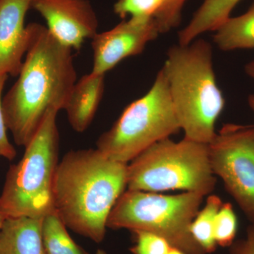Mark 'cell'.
Returning <instances> with one entry per match:
<instances>
[{"mask_svg": "<svg viewBox=\"0 0 254 254\" xmlns=\"http://www.w3.org/2000/svg\"><path fill=\"white\" fill-rule=\"evenodd\" d=\"M56 210L42 222V240L46 254H88L70 236Z\"/></svg>", "mask_w": 254, "mask_h": 254, "instance_id": "cell-16", "label": "cell"}, {"mask_svg": "<svg viewBox=\"0 0 254 254\" xmlns=\"http://www.w3.org/2000/svg\"><path fill=\"white\" fill-rule=\"evenodd\" d=\"M32 0H0V76H17L28 43L25 18Z\"/></svg>", "mask_w": 254, "mask_h": 254, "instance_id": "cell-11", "label": "cell"}, {"mask_svg": "<svg viewBox=\"0 0 254 254\" xmlns=\"http://www.w3.org/2000/svg\"><path fill=\"white\" fill-rule=\"evenodd\" d=\"M241 0H204L188 25L179 32V44L187 46L198 36L215 31L231 16Z\"/></svg>", "mask_w": 254, "mask_h": 254, "instance_id": "cell-14", "label": "cell"}, {"mask_svg": "<svg viewBox=\"0 0 254 254\" xmlns=\"http://www.w3.org/2000/svg\"><path fill=\"white\" fill-rule=\"evenodd\" d=\"M222 203L218 195H209L204 207L198 212L190 225L192 237L206 254L213 253L218 246L214 237V223Z\"/></svg>", "mask_w": 254, "mask_h": 254, "instance_id": "cell-17", "label": "cell"}, {"mask_svg": "<svg viewBox=\"0 0 254 254\" xmlns=\"http://www.w3.org/2000/svg\"><path fill=\"white\" fill-rule=\"evenodd\" d=\"M238 227L236 214L230 203H223L214 223V237L217 245L230 247L235 242Z\"/></svg>", "mask_w": 254, "mask_h": 254, "instance_id": "cell-19", "label": "cell"}, {"mask_svg": "<svg viewBox=\"0 0 254 254\" xmlns=\"http://www.w3.org/2000/svg\"><path fill=\"white\" fill-rule=\"evenodd\" d=\"M204 196L193 191L164 195L128 190L112 209L107 228L153 232L185 254H206L190 230Z\"/></svg>", "mask_w": 254, "mask_h": 254, "instance_id": "cell-6", "label": "cell"}, {"mask_svg": "<svg viewBox=\"0 0 254 254\" xmlns=\"http://www.w3.org/2000/svg\"><path fill=\"white\" fill-rule=\"evenodd\" d=\"M160 33L154 18L130 17L91 40L92 73L105 74L130 57L141 54L145 46Z\"/></svg>", "mask_w": 254, "mask_h": 254, "instance_id": "cell-9", "label": "cell"}, {"mask_svg": "<svg viewBox=\"0 0 254 254\" xmlns=\"http://www.w3.org/2000/svg\"><path fill=\"white\" fill-rule=\"evenodd\" d=\"M215 32L214 42L222 51L254 48V1L245 14L230 16Z\"/></svg>", "mask_w": 254, "mask_h": 254, "instance_id": "cell-15", "label": "cell"}, {"mask_svg": "<svg viewBox=\"0 0 254 254\" xmlns=\"http://www.w3.org/2000/svg\"><path fill=\"white\" fill-rule=\"evenodd\" d=\"M96 254H108L106 252L103 250H98L97 251Z\"/></svg>", "mask_w": 254, "mask_h": 254, "instance_id": "cell-28", "label": "cell"}, {"mask_svg": "<svg viewBox=\"0 0 254 254\" xmlns=\"http://www.w3.org/2000/svg\"><path fill=\"white\" fill-rule=\"evenodd\" d=\"M58 112L48 111L25 147L22 158L10 165L0 195V213L6 218H43L55 210L53 188L59 163Z\"/></svg>", "mask_w": 254, "mask_h": 254, "instance_id": "cell-4", "label": "cell"}, {"mask_svg": "<svg viewBox=\"0 0 254 254\" xmlns=\"http://www.w3.org/2000/svg\"><path fill=\"white\" fill-rule=\"evenodd\" d=\"M180 129L168 81L160 69L149 91L128 105L113 127L99 137L97 149L112 160L128 164Z\"/></svg>", "mask_w": 254, "mask_h": 254, "instance_id": "cell-7", "label": "cell"}, {"mask_svg": "<svg viewBox=\"0 0 254 254\" xmlns=\"http://www.w3.org/2000/svg\"><path fill=\"white\" fill-rule=\"evenodd\" d=\"M31 9L44 18L62 44L78 51L98 33V20L89 0H32Z\"/></svg>", "mask_w": 254, "mask_h": 254, "instance_id": "cell-10", "label": "cell"}, {"mask_svg": "<svg viewBox=\"0 0 254 254\" xmlns=\"http://www.w3.org/2000/svg\"><path fill=\"white\" fill-rule=\"evenodd\" d=\"M126 187L127 163L112 160L97 148L71 150L55 173V208L66 227L100 243L110 212Z\"/></svg>", "mask_w": 254, "mask_h": 254, "instance_id": "cell-2", "label": "cell"}, {"mask_svg": "<svg viewBox=\"0 0 254 254\" xmlns=\"http://www.w3.org/2000/svg\"><path fill=\"white\" fill-rule=\"evenodd\" d=\"M230 247V254H254V223L247 228L245 239L234 242Z\"/></svg>", "mask_w": 254, "mask_h": 254, "instance_id": "cell-23", "label": "cell"}, {"mask_svg": "<svg viewBox=\"0 0 254 254\" xmlns=\"http://www.w3.org/2000/svg\"><path fill=\"white\" fill-rule=\"evenodd\" d=\"M187 0H168L163 11L155 20L160 33L177 28L182 21V10Z\"/></svg>", "mask_w": 254, "mask_h": 254, "instance_id": "cell-21", "label": "cell"}, {"mask_svg": "<svg viewBox=\"0 0 254 254\" xmlns=\"http://www.w3.org/2000/svg\"><path fill=\"white\" fill-rule=\"evenodd\" d=\"M27 28L24 60L17 80L2 99L8 130L15 143L24 148L50 110L64 109L76 82L73 50L43 25L31 23Z\"/></svg>", "mask_w": 254, "mask_h": 254, "instance_id": "cell-1", "label": "cell"}, {"mask_svg": "<svg viewBox=\"0 0 254 254\" xmlns=\"http://www.w3.org/2000/svg\"><path fill=\"white\" fill-rule=\"evenodd\" d=\"M248 103L251 109L254 112V95H250L248 98Z\"/></svg>", "mask_w": 254, "mask_h": 254, "instance_id": "cell-25", "label": "cell"}, {"mask_svg": "<svg viewBox=\"0 0 254 254\" xmlns=\"http://www.w3.org/2000/svg\"><path fill=\"white\" fill-rule=\"evenodd\" d=\"M208 144L184 137L157 142L127 164L128 190L159 192L170 190L198 192L204 195L215 187Z\"/></svg>", "mask_w": 254, "mask_h": 254, "instance_id": "cell-5", "label": "cell"}, {"mask_svg": "<svg viewBox=\"0 0 254 254\" xmlns=\"http://www.w3.org/2000/svg\"><path fill=\"white\" fill-rule=\"evenodd\" d=\"M5 219H6V218H5L4 215L0 213V230H1V226H2L3 222H4Z\"/></svg>", "mask_w": 254, "mask_h": 254, "instance_id": "cell-27", "label": "cell"}, {"mask_svg": "<svg viewBox=\"0 0 254 254\" xmlns=\"http://www.w3.org/2000/svg\"><path fill=\"white\" fill-rule=\"evenodd\" d=\"M245 70L246 73L254 80V61L247 64L245 66Z\"/></svg>", "mask_w": 254, "mask_h": 254, "instance_id": "cell-24", "label": "cell"}, {"mask_svg": "<svg viewBox=\"0 0 254 254\" xmlns=\"http://www.w3.org/2000/svg\"><path fill=\"white\" fill-rule=\"evenodd\" d=\"M134 245L130 248L132 254H168L172 246L164 239L153 232L132 231Z\"/></svg>", "mask_w": 254, "mask_h": 254, "instance_id": "cell-20", "label": "cell"}, {"mask_svg": "<svg viewBox=\"0 0 254 254\" xmlns=\"http://www.w3.org/2000/svg\"><path fill=\"white\" fill-rule=\"evenodd\" d=\"M105 91V75L90 73L82 76L72 88L64 110L75 131H86L98 111Z\"/></svg>", "mask_w": 254, "mask_h": 254, "instance_id": "cell-12", "label": "cell"}, {"mask_svg": "<svg viewBox=\"0 0 254 254\" xmlns=\"http://www.w3.org/2000/svg\"><path fill=\"white\" fill-rule=\"evenodd\" d=\"M43 219H5L0 230V254H46L42 240Z\"/></svg>", "mask_w": 254, "mask_h": 254, "instance_id": "cell-13", "label": "cell"}, {"mask_svg": "<svg viewBox=\"0 0 254 254\" xmlns=\"http://www.w3.org/2000/svg\"><path fill=\"white\" fill-rule=\"evenodd\" d=\"M212 50L203 39L174 46L161 68L185 138L205 144L215 138V124L225 105L213 69Z\"/></svg>", "mask_w": 254, "mask_h": 254, "instance_id": "cell-3", "label": "cell"}, {"mask_svg": "<svg viewBox=\"0 0 254 254\" xmlns=\"http://www.w3.org/2000/svg\"><path fill=\"white\" fill-rule=\"evenodd\" d=\"M9 75L0 76V156L4 157L9 161L14 160L16 150L14 145L10 143L7 136V127L5 123L2 108L3 91Z\"/></svg>", "mask_w": 254, "mask_h": 254, "instance_id": "cell-22", "label": "cell"}, {"mask_svg": "<svg viewBox=\"0 0 254 254\" xmlns=\"http://www.w3.org/2000/svg\"><path fill=\"white\" fill-rule=\"evenodd\" d=\"M208 150L214 175L254 223V124H225Z\"/></svg>", "mask_w": 254, "mask_h": 254, "instance_id": "cell-8", "label": "cell"}, {"mask_svg": "<svg viewBox=\"0 0 254 254\" xmlns=\"http://www.w3.org/2000/svg\"><path fill=\"white\" fill-rule=\"evenodd\" d=\"M168 0H116L114 11L120 18L150 17L155 19L163 11Z\"/></svg>", "mask_w": 254, "mask_h": 254, "instance_id": "cell-18", "label": "cell"}, {"mask_svg": "<svg viewBox=\"0 0 254 254\" xmlns=\"http://www.w3.org/2000/svg\"><path fill=\"white\" fill-rule=\"evenodd\" d=\"M168 254H185L183 253V252H181V251L177 250L176 248H174V247H172L171 250L169 252Z\"/></svg>", "mask_w": 254, "mask_h": 254, "instance_id": "cell-26", "label": "cell"}]
</instances>
